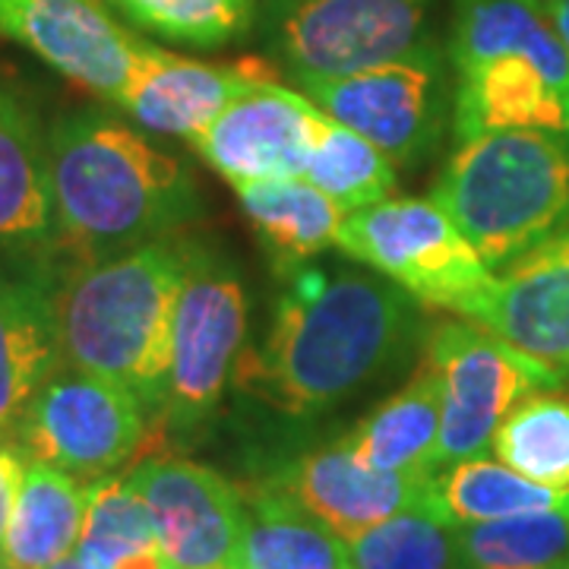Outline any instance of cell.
Instances as JSON below:
<instances>
[{"instance_id": "cell-1", "label": "cell", "mask_w": 569, "mask_h": 569, "mask_svg": "<svg viewBox=\"0 0 569 569\" xmlns=\"http://www.w3.org/2000/svg\"><path fill=\"white\" fill-rule=\"evenodd\" d=\"M415 323L411 295L399 284L365 272L298 269L263 342L241 351L234 383L291 418H310L396 365Z\"/></svg>"}, {"instance_id": "cell-2", "label": "cell", "mask_w": 569, "mask_h": 569, "mask_svg": "<svg viewBox=\"0 0 569 569\" xmlns=\"http://www.w3.org/2000/svg\"><path fill=\"white\" fill-rule=\"evenodd\" d=\"M58 244L77 263L162 241L197 219L200 197L174 156L102 111H73L48 130Z\"/></svg>"}, {"instance_id": "cell-3", "label": "cell", "mask_w": 569, "mask_h": 569, "mask_svg": "<svg viewBox=\"0 0 569 569\" xmlns=\"http://www.w3.org/2000/svg\"><path fill=\"white\" fill-rule=\"evenodd\" d=\"M187 253L190 244L162 238L58 276L63 365L118 383L146 411L162 415Z\"/></svg>"}, {"instance_id": "cell-4", "label": "cell", "mask_w": 569, "mask_h": 569, "mask_svg": "<svg viewBox=\"0 0 569 569\" xmlns=\"http://www.w3.org/2000/svg\"><path fill=\"white\" fill-rule=\"evenodd\" d=\"M449 63L459 140L493 130L569 137V51L531 0H456Z\"/></svg>"}, {"instance_id": "cell-5", "label": "cell", "mask_w": 569, "mask_h": 569, "mask_svg": "<svg viewBox=\"0 0 569 569\" xmlns=\"http://www.w3.org/2000/svg\"><path fill=\"white\" fill-rule=\"evenodd\" d=\"M488 266H507L569 222V137L493 130L462 140L433 187Z\"/></svg>"}, {"instance_id": "cell-6", "label": "cell", "mask_w": 569, "mask_h": 569, "mask_svg": "<svg viewBox=\"0 0 569 569\" xmlns=\"http://www.w3.org/2000/svg\"><path fill=\"white\" fill-rule=\"evenodd\" d=\"M336 247L399 284L415 301L459 317L490 282V266L433 200L402 197L348 212Z\"/></svg>"}, {"instance_id": "cell-7", "label": "cell", "mask_w": 569, "mask_h": 569, "mask_svg": "<svg viewBox=\"0 0 569 569\" xmlns=\"http://www.w3.org/2000/svg\"><path fill=\"white\" fill-rule=\"evenodd\" d=\"M440 377V440L433 468L485 456L500 421L538 389H557L567 377L535 361L490 329L443 323L427 346Z\"/></svg>"}, {"instance_id": "cell-8", "label": "cell", "mask_w": 569, "mask_h": 569, "mask_svg": "<svg viewBox=\"0 0 569 569\" xmlns=\"http://www.w3.org/2000/svg\"><path fill=\"white\" fill-rule=\"evenodd\" d=\"M295 82L329 118L361 133L389 162L402 168L430 156L452 121L447 63L430 41L406 58L348 77L295 73Z\"/></svg>"}, {"instance_id": "cell-9", "label": "cell", "mask_w": 569, "mask_h": 569, "mask_svg": "<svg viewBox=\"0 0 569 569\" xmlns=\"http://www.w3.org/2000/svg\"><path fill=\"white\" fill-rule=\"evenodd\" d=\"M247 339V295L238 269L216 250L190 244L174 326L162 418L197 430L216 411Z\"/></svg>"}, {"instance_id": "cell-10", "label": "cell", "mask_w": 569, "mask_h": 569, "mask_svg": "<svg viewBox=\"0 0 569 569\" xmlns=\"http://www.w3.org/2000/svg\"><path fill=\"white\" fill-rule=\"evenodd\" d=\"M146 408L118 383L61 365L32 396L13 443L86 485L127 466L146 433Z\"/></svg>"}, {"instance_id": "cell-11", "label": "cell", "mask_w": 569, "mask_h": 569, "mask_svg": "<svg viewBox=\"0 0 569 569\" xmlns=\"http://www.w3.org/2000/svg\"><path fill=\"white\" fill-rule=\"evenodd\" d=\"M430 0H272V44L291 77H348L427 44Z\"/></svg>"}, {"instance_id": "cell-12", "label": "cell", "mask_w": 569, "mask_h": 569, "mask_svg": "<svg viewBox=\"0 0 569 569\" xmlns=\"http://www.w3.org/2000/svg\"><path fill=\"white\" fill-rule=\"evenodd\" d=\"M326 123L329 114L307 96L276 80H257L224 104L190 146L238 190L247 183L305 178Z\"/></svg>"}, {"instance_id": "cell-13", "label": "cell", "mask_w": 569, "mask_h": 569, "mask_svg": "<svg viewBox=\"0 0 569 569\" xmlns=\"http://www.w3.org/2000/svg\"><path fill=\"white\" fill-rule=\"evenodd\" d=\"M0 39L17 41L63 80L111 104L146 44L104 0H0Z\"/></svg>"}, {"instance_id": "cell-14", "label": "cell", "mask_w": 569, "mask_h": 569, "mask_svg": "<svg viewBox=\"0 0 569 569\" xmlns=\"http://www.w3.org/2000/svg\"><path fill=\"white\" fill-rule=\"evenodd\" d=\"M149 507L171 569H234L244 531V493L216 468L190 459H146L130 471Z\"/></svg>"}, {"instance_id": "cell-15", "label": "cell", "mask_w": 569, "mask_h": 569, "mask_svg": "<svg viewBox=\"0 0 569 569\" xmlns=\"http://www.w3.org/2000/svg\"><path fill=\"white\" fill-rule=\"evenodd\" d=\"M462 317L569 377V222L490 276Z\"/></svg>"}, {"instance_id": "cell-16", "label": "cell", "mask_w": 569, "mask_h": 569, "mask_svg": "<svg viewBox=\"0 0 569 569\" xmlns=\"http://www.w3.org/2000/svg\"><path fill=\"white\" fill-rule=\"evenodd\" d=\"M269 485L298 500L342 541L380 526L396 512L433 507V475L377 471L355 456L346 437L298 456Z\"/></svg>"}, {"instance_id": "cell-17", "label": "cell", "mask_w": 569, "mask_h": 569, "mask_svg": "<svg viewBox=\"0 0 569 569\" xmlns=\"http://www.w3.org/2000/svg\"><path fill=\"white\" fill-rule=\"evenodd\" d=\"M257 80H276L272 67L260 58L203 63L146 41L118 108L152 133L193 142L222 114L224 104Z\"/></svg>"}, {"instance_id": "cell-18", "label": "cell", "mask_w": 569, "mask_h": 569, "mask_svg": "<svg viewBox=\"0 0 569 569\" xmlns=\"http://www.w3.org/2000/svg\"><path fill=\"white\" fill-rule=\"evenodd\" d=\"M54 244L48 130L17 67L0 58V253L41 257Z\"/></svg>"}, {"instance_id": "cell-19", "label": "cell", "mask_w": 569, "mask_h": 569, "mask_svg": "<svg viewBox=\"0 0 569 569\" xmlns=\"http://www.w3.org/2000/svg\"><path fill=\"white\" fill-rule=\"evenodd\" d=\"M41 257L0 260V437L17 433L41 383L63 365L54 288L58 276Z\"/></svg>"}, {"instance_id": "cell-20", "label": "cell", "mask_w": 569, "mask_h": 569, "mask_svg": "<svg viewBox=\"0 0 569 569\" xmlns=\"http://www.w3.org/2000/svg\"><path fill=\"white\" fill-rule=\"evenodd\" d=\"M86 485L61 468L29 459L3 535L0 569H48L77 550Z\"/></svg>"}, {"instance_id": "cell-21", "label": "cell", "mask_w": 569, "mask_h": 569, "mask_svg": "<svg viewBox=\"0 0 569 569\" xmlns=\"http://www.w3.org/2000/svg\"><path fill=\"white\" fill-rule=\"evenodd\" d=\"M348 447L365 466L392 475H433V456L440 440V377L425 367L402 392L380 402L346 437Z\"/></svg>"}, {"instance_id": "cell-22", "label": "cell", "mask_w": 569, "mask_h": 569, "mask_svg": "<svg viewBox=\"0 0 569 569\" xmlns=\"http://www.w3.org/2000/svg\"><path fill=\"white\" fill-rule=\"evenodd\" d=\"M247 219L279 272L305 269L310 257L336 244L346 209L305 178L238 187Z\"/></svg>"}, {"instance_id": "cell-23", "label": "cell", "mask_w": 569, "mask_h": 569, "mask_svg": "<svg viewBox=\"0 0 569 569\" xmlns=\"http://www.w3.org/2000/svg\"><path fill=\"white\" fill-rule=\"evenodd\" d=\"M234 569H351L346 541L284 490L263 485L244 497Z\"/></svg>"}, {"instance_id": "cell-24", "label": "cell", "mask_w": 569, "mask_h": 569, "mask_svg": "<svg viewBox=\"0 0 569 569\" xmlns=\"http://www.w3.org/2000/svg\"><path fill=\"white\" fill-rule=\"evenodd\" d=\"M569 500V488H545L522 478L503 462H490L475 456L466 462H452L447 471H433V507L452 526L493 522L519 512L560 507Z\"/></svg>"}, {"instance_id": "cell-25", "label": "cell", "mask_w": 569, "mask_h": 569, "mask_svg": "<svg viewBox=\"0 0 569 569\" xmlns=\"http://www.w3.org/2000/svg\"><path fill=\"white\" fill-rule=\"evenodd\" d=\"M459 550L466 569H569V500L459 526Z\"/></svg>"}, {"instance_id": "cell-26", "label": "cell", "mask_w": 569, "mask_h": 569, "mask_svg": "<svg viewBox=\"0 0 569 569\" xmlns=\"http://www.w3.org/2000/svg\"><path fill=\"white\" fill-rule=\"evenodd\" d=\"M490 452L522 478L545 488H569V399L535 392L500 421Z\"/></svg>"}, {"instance_id": "cell-27", "label": "cell", "mask_w": 569, "mask_h": 569, "mask_svg": "<svg viewBox=\"0 0 569 569\" xmlns=\"http://www.w3.org/2000/svg\"><path fill=\"white\" fill-rule=\"evenodd\" d=\"M351 569H466L459 526L437 507L406 509L346 541Z\"/></svg>"}, {"instance_id": "cell-28", "label": "cell", "mask_w": 569, "mask_h": 569, "mask_svg": "<svg viewBox=\"0 0 569 569\" xmlns=\"http://www.w3.org/2000/svg\"><path fill=\"white\" fill-rule=\"evenodd\" d=\"M152 548H159L156 526L130 475H108L86 485V519L77 541L86 567L114 569Z\"/></svg>"}, {"instance_id": "cell-29", "label": "cell", "mask_w": 569, "mask_h": 569, "mask_svg": "<svg viewBox=\"0 0 569 569\" xmlns=\"http://www.w3.org/2000/svg\"><path fill=\"white\" fill-rule=\"evenodd\" d=\"M305 181L323 190L346 212H358L389 200V193L396 190V164L361 133L329 118L313 146Z\"/></svg>"}, {"instance_id": "cell-30", "label": "cell", "mask_w": 569, "mask_h": 569, "mask_svg": "<svg viewBox=\"0 0 569 569\" xmlns=\"http://www.w3.org/2000/svg\"><path fill=\"white\" fill-rule=\"evenodd\" d=\"M133 26L193 48H222L253 22L257 0H104Z\"/></svg>"}, {"instance_id": "cell-31", "label": "cell", "mask_w": 569, "mask_h": 569, "mask_svg": "<svg viewBox=\"0 0 569 569\" xmlns=\"http://www.w3.org/2000/svg\"><path fill=\"white\" fill-rule=\"evenodd\" d=\"M26 462H29V456L10 437H0V550H3V535L10 526L17 493H20Z\"/></svg>"}, {"instance_id": "cell-32", "label": "cell", "mask_w": 569, "mask_h": 569, "mask_svg": "<svg viewBox=\"0 0 569 569\" xmlns=\"http://www.w3.org/2000/svg\"><path fill=\"white\" fill-rule=\"evenodd\" d=\"M545 13H548L550 26L557 29V36L563 41V48L569 51V0H553L545 7Z\"/></svg>"}, {"instance_id": "cell-33", "label": "cell", "mask_w": 569, "mask_h": 569, "mask_svg": "<svg viewBox=\"0 0 569 569\" xmlns=\"http://www.w3.org/2000/svg\"><path fill=\"white\" fill-rule=\"evenodd\" d=\"M48 569H89V567H86V560H82L80 553L73 550V553H67V557H61V560H58L54 567H48Z\"/></svg>"}, {"instance_id": "cell-34", "label": "cell", "mask_w": 569, "mask_h": 569, "mask_svg": "<svg viewBox=\"0 0 569 569\" xmlns=\"http://www.w3.org/2000/svg\"><path fill=\"white\" fill-rule=\"evenodd\" d=\"M531 3H535V7H541V10H545V7H548V3H553V0H531Z\"/></svg>"}]
</instances>
